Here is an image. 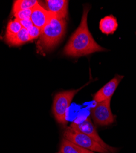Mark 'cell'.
Returning a JSON list of instances; mask_svg holds the SVG:
<instances>
[{"label":"cell","instance_id":"obj_1","mask_svg":"<svg viewBox=\"0 0 136 153\" xmlns=\"http://www.w3.org/2000/svg\"><path fill=\"white\" fill-rule=\"evenodd\" d=\"M90 9V6L84 7L79 26L72 34L63 50L65 55L80 57L106 50L95 41L89 31L87 21Z\"/></svg>","mask_w":136,"mask_h":153},{"label":"cell","instance_id":"obj_2","mask_svg":"<svg viewBox=\"0 0 136 153\" xmlns=\"http://www.w3.org/2000/svg\"><path fill=\"white\" fill-rule=\"evenodd\" d=\"M66 28L65 19L54 16L42 30L40 36L39 47L42 50L53 49L62 39Z\"/></svg>","mask_w":136,"mask_h":153},{"label":"cell","instance_id":"obj_3","mask_svg":"<svg viewBox=\"0 0 136 153\" xmlns=\"http://www.w3.org/2000/svg\"><path fill=\"white\" fill-rule=\"evenodd\" d=\"M83 87L77 90L60 91L55 96L53 100L52 112L58 123L63 126L67 124L66 115L68 110L74 96Z\"/></svg>","mask_w":136,"mask_h":153},{"label":"cell","instance_id":"obj_4","mask_svg":"<svg viewBox=\"0 0 136 153\" xmlns=\"http://www.w3.org/2000/svg\"><path fill=\"white\" fill-rule=\"evenodd\" d=\"M63 138L77 145L88 149L93 152L99 153H110L109 151L104 149L100 144L79 131L72 128L71 126L66 127L63 132Z\"/></svg>","mask_w":136,"mask_h":153},{"label":"cell","instance_id":"obj_5","mask_svg":"<svg viewBox=\"0 0 136 153\" xmlns=\"http://www.w3.org/2000/svg\"><path fill=\"white\" fill-rule=\"evenodd\" d=\"M111 99L96 103L91 110V117L94 122L100 126H108L115 121V117L110 108Z\"/></svg>","mask_w":136,"mask_h":153},{"label":"cell","instance_id":"obj_6","mask_svg":"<svg viewBox=\"0 0 136 153\" xmlns=\"http://www.w3.org/2000/svg\"><path fill=\"white\" fill-rule=\"evenodd\" d=\"M70 126L72 128L76 129L80 132L87 135L91 138L94 140L96 142L100 144L104 149H107L111 153H115L117 151V148L112 147L105 143L103 139L99 135L94 126L90 118H85L83 121L76 122L74 121Z\"/></svg>","mask_w":136,"mask_h":153},{"label":"cell","instance_id":"obj_7","mask_svg":"<svg viewBox=\"0 0 136 153\" xmlns=\"http://www.w3.org/2000/svg\"><path fill=\"white\" fill-rule=\"evenodd\" d=\"M123 78V75H116L112 80H110L94 94V100L96 103H98L111 99Z\"/></svg>","mask_w":136,"mask_h":153},{"label":"cell","instance_id":"obj_8","mask_svg":"<svg viewBox=\"0 0 136 153\" xmlns=\"http://www.w3.org/2000/svg\"><path fill=\"white\" fill-rule=\"evenodd\" d=\"M54 16L52 12L41 6L38 3L32 8L31 20L34 26L42 30Z\"/></svg>","mask_w":136,"mask_h":153},{"label":"cell","instance_id":"obj_9","mask_svg":"<svg viewBox=\"0 0 136 153\" xmlns=\"http://www.w3.org/2000/svg\"><path fill=\"white\" fill-rule=\"evenodd\" d=\"M69 1L67 0H47L46 9L60 19L67 17Z\"/></svg>","mask_w":136,"mask_h":153},{"label":"cell","instance_id":"obj_10","mask_svg":"<svg viewBox=\"0 0 136 153\" xmlns=\"http://www.w3.org/2000/svg\"><path fill=\"white\" fill-rule=\"evenodd\" d=\"M118 28V22L113 16H106L100 23V29L105 34H114Z\"/></svg>","mask_w":136,"mask_h":153},{"label":"cell","instance_id":"obj_11","mask_svg":"<svg viewBox=\"0 0 136 153\" xmlns=\"http://www.w3.org/2000/svg\"><path fill=\"white\" fill-rule=\"evenodd\" d=\"M59 152L61 153H95L82 148L64 138L61 140Z\"/></svg>","mask_w":136,"mask_h":153},{"label":"cell","instance_id":"obj_12","mask_svg":"<svg viewBox=\"0 0 136 153\" xmlns=\"http://www.w3.org/2000/svg\"><path fill=\"white\" fill-rule=\"evenodd\" d=\"M5 41L9 45L14 46L21 45L27 42L31 41L28 30L23 28L17 34Z\"/></svg>","mask_w":136,"mask_h":153},{"label":"cell","instance_id":"obj_13","mask_svg":"<svg viewBox=\"0 0 136 153\" xmlns=\"http://www.w3.org/2000/svg\"><path fill=\"white\" fill-rule=\"evenodd\" d=\"M38 3L37 0H16L14 2L12 12L15 14L20 10L32 9Z\"/></svg>","mask_w":136,"mask_h":153},{"label":"cell","instance_id":"obj_14","mask_svg":"<svg viewBox=\"0 0 136 153\" xmlns=\"http://www.w3.org/2000/svg\"><path fill=\"white\" fill-rule=\"evenodd\" d=\"M22 29V25L19 22V20L15 19L8 23L6 28V33L5 35V40L9 39L12 36L17 34Z\"/></svg>","mask_w":136,"mask_h":153},{"label":"cell","instance_id":"obj_15","mask_svg":"<svg viewBox=\"0 0 136 153\" xmlns=\"http://www.w3.org/2000/svg\"><path fill=\"white\" fill-rule=\"evenodd\" d=\"M32 14V9H26L23 10L19 11L16 13L14 14L16 19L21 20H27L31 19V16Z\"/></svg>","mask_w":136,"mask_h":153},{"label":"cell","instance_id":"obj_16","mask_svg":"<svg viewBox=\"0 0 136 153\" xmlns=\"http://www.w3.org/2000/svg\"><path fill=\"white\" fill-rule=\"evenodd\" d=\"M41 31L42 30L40 28L34 26V25H33V26H32L30 28H29L28 30V32L30 37L31 41L36 39V38H38L39 36H40L41 34Z\"/></svg>","mask_w":136,"mask_h":153},{"label":"cell","instance_id":"obj_17","mask_svg":"<svg viewBox=\"0 0 136 153\" xmlns=\"http://www.w3.org/2000/svg\"><path fill=\"white\" fill-rule=\"evenodd\" d=\"M22 27L23 28H25L26 30H28L32 26H33V23L31 19H27V20H19Z\"/></svg>","mask_w":136,"mask_h":153},{"label":"cell","instance_id":"obj_18","mask_svg":"<svg viewBox=\"0 0 136 153\" xmlns=\"http://www.w3.org/2000/svg\"><path fill=\"white\" fill-rule=\"evenodd\" d=\"M57 153H61V152H57Z\"/></svg>","mask_w":136,"mask_h":153}]
</instances>
